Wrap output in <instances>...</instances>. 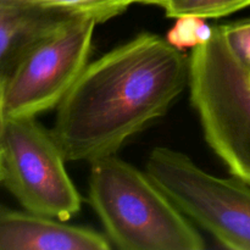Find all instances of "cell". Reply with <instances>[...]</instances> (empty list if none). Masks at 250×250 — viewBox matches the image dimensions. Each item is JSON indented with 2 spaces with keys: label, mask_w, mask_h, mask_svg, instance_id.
Listing matches in <instances>:
<instances>
[{
  "label": "cell",
  "mask_w": 250,
  "mask_h": 250,
  "mask_svg": "<svg viewBox=\"0 0 250 250\" xmlns=\"http://www.w3.org/2000/svg\"><path fill=\"white\" fill-rule=\"evenodd\" d=\"M146 172L188 219L222 246L250 250V186L210 175L189 156L165 146L151 151Z\"/></svg>",
  "instance_id": "4"
},
{
  "label": "cell",
  "mask_w": 250,
  "mask_h": 250,
  "mask_svg": "<svg viewBox=\"0 0 250 250\" xmlns=\"http://www.w3.org/2000/svg\"><path fill=\"white\" fill-rule=\"evenodd\" d=\"M131 4L139 2V4H148V5H158V6L164 7L167 0H128Z\"/></svg>",
  "instance_id": "13"
},
{
  "label": "cell",
  "mask_w": 250,
  "mask_h": 250,
  "mask_svg": "<svg viewBox=\"0 0 250 250\" xmlns=\"http://www.w3.org/2000/svg\"><path fill=\"white\" fill-rule=\"evenodd\" d=\"M188 87L207 143L232 177L250 186V81L220 27L193 49Z\"/></svg>",
  "instance_id": "3"
},
{
  "label": "cell",
  "mask_w": 250,
  "mask_h": 250,
  "mask_svg": "<svg viewBox=\"0 0 250 250\" xmlns=\"http://www.w3.org/2000/svg\"><path fill=\"white\" fill-rule=\"evenodd\" d=\"M0 182H1V151H0Z\"/></svg>",
  "instance_id": "14"
},
{
  "label": "cell",
  "mask_w": 250,
  "mask_h": 250,
  "mask_svg": "<svg viewBox=\"0 0 250 250\" xmlns=\"http://www.w3.org/2000/svg\"><path fill=\"white\" fill-rule=\"evenodd\" d=\"M76 17L81 16L33 0H0V95L23 54Z\"/></svg>",
  "instance_id": "8"
},
{
  "label": "cell",
  "mask_w": 250,
  "mask_h": 250,
  "mask_svg": "<svg viewBox=\"0 0 250 250\" xmlns=\"http://www.w3.org/2000/svg\"><path fill=\"white\" fill-rule=\"evenodd\" d=\"M1 183L27 211L59 221L80 212L82 197L51 132L36 117L0 121Z\"/></svg>",
  "instance_id": "5"
},
{
  "label": "cell",
  "mask_w": 250,
  "mask_h": 250,
  "mask_svg": "<svg viewBox=\"0 0 250 250\" xmlns=\"http://www.w3.org/2000/svg\"><path fill=\"white\" fill-rule=\"evenodd\" d=\"M248 76H249V81H250V72H248Z\"/></svg>",
  "instance_id": "15"
},
{
  "label": "cell",
  "mask_w": 250,
  "mask_h": 250,
  "mask_svg": "<svg viewBox=\"0 0 250 250\" xmlns=\"http://www.w3.org/2000/svg\"><path fill=\"white\" fill-rule=\"evenodd\" d=\"M46 6L58 7L68 12L94 19L98 23L119 16L126 11L131 2L128 0H33Z\"/></svg>",
  "instance_id": "10"
},
{
  "label": "cell",
  "mask_w": 250,
  "mask_h": 250,
  "mask_svg": "<svg viewBox=\"0 0 250 250\" xmlns=\"http://www.w3.org/2000/svg\"><path fill=\"white\" fill-rule=\"evenodd\" d=\"M106 236L92 229L17 211L0 204V250H109Z\"/></svg>",
  "instance_id": "7"
},
{
  "label": "cell",
  "mask_w": 250,
  "mask_h": 250,
  "mask_svg": "<svg viewBox=\"0 0 250 250\" xmlns=\"http://www.w3.org/2000/svg\"><path fill=\"white\" fill-rule=\"evenodd\" d=\"M90 164L88 200L107 239L122 250H202L189 219L142 172L116 154Z\"/></svg>",
  "instance_id": "2"
},
{
  "label": "cell",
  "mask_w": 250,
  "mask_h": 250,
  "mask_svg": "<svg viewBox=\"0 0 250 250\" xmlns=\"http://www.w3.org/2000/svg\"><path fill=\"white\" fill-rule=\"evenodd\" d=\"M250 6V0H167L166 16L177 19L181 16H198L203 19H220Z\"/></svg>",
  "instance_id": "9"
},
{
  "label": "cell",
  "mask_w": 250,
  "mask_h": 250,
  "mask_svg": "<svg viewBox=\"0 0 250 250\" xmlns=\"http://www.w3.org/2000/svg\"><path fill=\"white\" fill-rule=\"evenodd\" d=\"M189 83V58L166 38L142 33L88 63L56 107L51 134L66 161L116 154Z\"/></svg>",
  "instance_id": "1"
},
{
  "label": "cell",
  "mask_w": 250,
  "mask_h": 250,
  "mask_svg": "<svg viewBox=\"0 0 250 250\" xmlns=\"http://www.w3.org/2000/svg\"><path fill=\"white\" fill-rule=\"evenodd\" d=\"M97 24L90 17H76L31 46L2 88L0 121L58 107L88 65Z\"/></svg>",
  "instance_id": "6"
},
{
  "label": "cell",
  "mask_w": 250,
  "mask_h": 250,
  "mask_svg": "<svg viewBox=\"0 0 250 250\" xmlns=\"http://www.w3.org/2000/svg\"><path fill=\"white\" fill-rule=\"evenodd\" d=\"M239 62L250 72V19L219 26Z\"/></svg>",
  "instance_id": "12"
},
{
  "label": "cell",
  "mask_w": 250,
  "mask_h": 250,
  "mask_svg": "<svg viewBox=\"0 0 250 250\" xmlns=\"http://www.w3.org/2000/svg\"><path fill=\"white\" fill-rule=\"evenodd\" d=\"M214 34V27L210 26L205 19L198 16L177 17L175 24L168 29L166 41L178 50L194 49L207 44Z\"/></svg>",
  "instance_id": "11"
}]
</instances>
